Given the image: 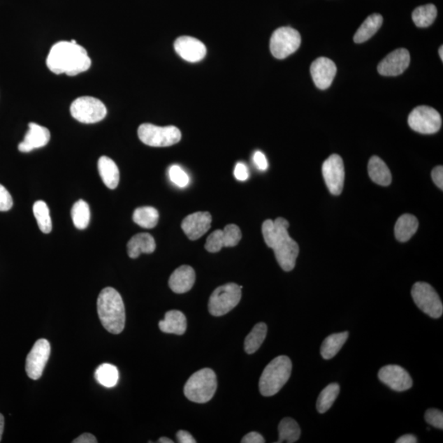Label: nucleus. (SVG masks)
Segmentation results:
<instances>
[{"label":"nucleus","mask_w":443,"mask_h":443,"mask_svg":"<svg viewBox=\"0 0 443 443\" xmlns=\"http://www.w3.org/2000/svg\"><path fill=\"white\" fill-rule=\"evenodd\" d=\"M419 221L416 217L405 214L400 217L395 225V238L400 242H408L417 232Z\"/></svg>","instance_id":"25"},{"label":"nucleus","mask_w":443,"mask_h":443,"mask_svg":"<svg viewBox=\"0 0 443 443\" xmlns=\"http://www.w3.org/2000/svg\"><path fill=\"white\" fill-rule=\"evenodd\" d=\"M159 443H173V441L171 440H169V438L168 437H160L159 440Z\"/></svg>","instance_id":"49"},{"label":"nucleus","mask_w":443,"mask_h":443,"mask_svg":"<svg viewBox=\"0 0 443 443\" xmlns=\"http://www.w3.org/2000/svg\"><path fill=\"white\" fill-rule=\"evenodd\" d=\"M379 379L391 389L395 392H405L413 385L411 375L404 368L395 365H389L381 368Z\"/></svg>","instance_id":"14"},{"label":"nucleus","mask_w":443,"mask_h":443,"mask_svg":"<svg viewBox=\"0 0 443 443\" xmlns=\"http://www.w3.org/2000/svg\"><path fill=\"white\" fill-rule=\"evenodd\" d=\"M322 173L330 193L334 196L340 195L345 180V168L342 157L338 154L329 157L323 164Z\"/></svg>","instance_id":"12"},{"label":"nucleus","mask_w":443,"mask_h":443,"mask_svg":"<svg viewBox=\"0 0 443 443\" xmlns=\"http://www.w3.org/2000/svg\"><path fill=\"white\" fill-rule=\"evenodd\" d=\"M242 443H263L266 442L265 438L261 435V433L256 432H252L247 433L246 436L242 438Z\"/></svg>","instance_id":"44"},{"label":"nucleus","mask_w":443,"mask_h":443,"mask_svg":"<svg viewBox=\"0 0 443 443\" xmlns=\"http://www.w3.org/2000/svg\"><path fill=\"white\" fill-rule=\"evenodd\" d=\"M432 179L433 182L436 184L437 187H440L441 190L443 188V168L442 166H437L433 169Z\"/></svg>","instance_id":"43"},{"label":"nucleus","mask_w":443,"mask_h":443,"mask_svg":"<svg viewBox=\"0 0 443 443\" xmlns=\"http://www.w3.org/2000/svg\"><path fill=\"white\" fill-rule=\"evenodd\" d=\"M178 442L180 443H196V440L193 437L190 433L180 430L176 435Z\"/></svg>","instance_id":"45"},{"label":"nucleus","mask_w":443,"mask_h":443,"mask_svg":"<svg viewBox=\"0 0 443 443\" xmlns=\"http://www.w3.org/2000/svg\"><path fill=\"white\" fill-rule=\"evenodd\" d=\"M46 64L52 73L73 77L87 72L91 68L92 60L87 50L73 40L60 41L52 47Z\"/></svg>","instance_id":"2"},{"label":"nucleus","mask_w":443,"mask_h":443,"mask_svg":"<svg viewBox=\"0 0 443 443\" xmlns=\"http://www.w3.org/2000/svg\"><path fill=\"white\" fill-rule=\"evenodd\" d=\"M437 8L433 4H426L418 7L412 13V20L418 27H428L433 24L436 20Z\"/></svg>","instance_id":"32"},{"label":"nucleus","mask_w":443,"mask_h":443,"mask_svg":"<svg viewBox=\"0 0 443 443\" xmlns=\"http://www.w3.org/2000/svg\"><path fill=\"white\" fill-rule=\"evenodd\" d=\"M217 386L218 384L214 370L205 368L190 377L184 386V394L191 402L206 403L213 398Z\"/></svg>","instance_id":"5"},{"label":"nucleus","mask_w":443,"mask_h":443,"mask_svg":"<svg viewBox=\"0 0 443 443\" xmlns=\"http://www.w3.org/2000/svg\"><path fill=\"white\" fill-rule=\"evenodd\" d=\"M95 378L99 384L106 388H114L119 382V373L117 367L111 364H102L95 372Z\"/></svg>","instance_id":"31"},{"label":"nucleus","mask_w":443,"mask_h":443,"mask_svg":"<svg viewBox=\"0 0 443 443\" xmlns=\"http://www.w3.org/2000/svg\"><path fill=\"white\" fill-rule=\"evenodd\" d=\"M383 17L378 13L372 14L368 17L356 32L354 36L356 43L361 44L370 40L379 31L383 24Z\"/></svg>","instance_id":"26"},{"label":"nucleus","mask_w":443,"mask_h":443,"mask_svg":"<svg viewBox=\"0 0 443 443\" xmlns=\"http://www.w3.org/2000/svg\"><path fill=\"white\" fill-rule=\"evenodd\" d=\"M426 421L431 426L443 430V413L437 409H428L424 414Z\"/></svg>","instance_id":"39"},{"label":"nucleus","mask_w":443,"mask_h":443,"mask_svg":"<svg viewBox=\"0 0 443 443\" xmlns=\"http://www.w3.org/2000/svg\"><path fill=\"white\" fill-rule=\"evenodd\" d=\"M157 244L152 235L139 233L131 238L127 243V254L131 259H136L140 254H152L155 251Z\"/></svg>","instance_id":"22"},{"label":"nucleus","mask_w":443,"mask_h":443,"mask_svg":"<svg viewBox=\"0 0 443 443\" xmlns=\"http://www.w3.org/2000/svg\"><path fill=\"white\" fill-rule=\"evenodd\" d=\"M242 289L235 284L219 286L210 296L209 311L213 317H223L237 306L242 299Z\"/></svg>","instance_id":"6"},{"label":"nucleus","mask_w":443,"mask_h":443,"mask_svg":"<svg viewBox=\"0 0 443 443\" xmlns=\"http://www.w3.org/2000/svg\"><path fill=\"white\" fill-rule=\"evenodd\" d=\"M138 136L143 143L152 147H167L180 141V130L174 126H159L150 124L140 125Z\"/></svg>","instance_id":"7"},{"label":"nucleus","mask_w":443,"mask_h":443,"mask_svg":"<svg viewBox=\"0 0 443 443\" xmlns=\"http://www.w3.org/2000/svg\"><path fill=\"white\" fill-rule=\"evenodd\" d=\"M368 172L371 180L380 186H389L392 182V173L384 160L378 157H371L368 164Z\"/></svg>","instance_id":"24"},{"label":"nucleus","mask_w":443,"mask_h":443,"mask_svg":"<svg viewBox=\"0 0 443 443\" xmlns=\"http://www.w3.org/2000/svg\"><path fill=\"white\" fill-rule=\"evenodd\" d=\"M289 223L284 218L263 222L262 233L268 247L275 252L279 265L286 272L293 270L299 254V246L289 233Z\"/></svg>","instance_id":"1"},{"label":"nucleus","mask_w":443,"mask_h":443,"mask_svg":"<svg viewBox=\"0 0 443 443\" xmlns=\"http://www.w3.org/2000/svg\"><path fill=\"white\" fill-rule=\"evenodd\" d=\"M268 327L265 323H259L254 326L245 339L244 347L247 354H253L259 350L266 340Z\"/></svg>","instance_id":"28"},{"label":"nucleus","mask_w":443,"mask_h":443,"mask_svg":"<svg viewBox=\"0 0 443 443\" xmlns=\"http://www.w3.org/2000/svg\"><path fill=\"white\" fill-rule=\"evenodd\" d=\"M411 56L405 49H398L386 55L378 66L382 76L397 77L403 73L409 67Z\"/></svg>","instance_id":"15"},{"label":"nucleus","mask_w":443,"mask_h":443,"mask_svg":"<svg viewBox=\"0 0 443 443\" xmlns=\"http://www.w3.org/2000/svg\"><path fill=\"white\" fill-rule=\"evenodd\" d=\"M339 393H340V386L337 384L328 385L319 395L317 403V411L320 414L327 412L335 402Z\"/></svg>","instance_id":"34"},{"label":"nucleus","mask_w":443,"mask_h":443,"mask_svg":"<svg viewBox=\"0 0 443 443\" xmlns=\"http://www.w3.org/2000/svg\"><path fill=\"white\" fill-rule=\"evenodd\" d=\"M33 213L41 232L45 234L50 233L52 231V221L50 209L46 203L43 201H36L33 205Z\"/></svg>","instance_id":"35"},{"label":"nucleus","mask_w":443,"mask_h":443,"mask_svg":"<svg viewBox=\"0 0 443 443\" xmlns=\"http://www.w3.org/2000/svg\"><path fill=\"white\" fill-rule=\"evenodd\" d=\"M174 49L180 57L190 63L200 62L206 55V47L191 36H180L174 43Z\"/></svg>","instance_id":"16"},{"label":"nucleus","mask_w":443,"mask_h":443,"mask_svg":"<svg viewBox=\"0 0 443 443\" xmlns=\"http://www.w3.org/2000/svg\"><path fill=\"white\" fill-rule=\"evenodd\" d=\"M253 160L256 167L261 171H266L268 167V160L266 155L261 152H256L254 154Z\"/></svg>","instance_id":"42"},{"label":"nucleus","mask_w":443,"mask_h":443,"mask_svg":"<svg viewBox=\"0 0 443 443\" xmlns=\"http://www.w3.org/2000/svg\"><path fill=\"white\" fill-rule=\"evenodd\" d=\"M414 303L424 314L433 319L440 318L443 313V305L435 289L427 282H418L412 290Z\"/></svg>","instance_id":"9"},{"label":"nucleus","mask_w":443,"mask_h":443,"mask_svg":"<svg viewBox=\"0 0 443 443\" xmlns=\"http://www.w3.org/2000/svg\"><path fill=\"white\" fill-rule=\"evenodd\" d=\"M349 337L348 332L334 333L324 339L322 343L321 356L324 360H331L340 351Z\"/></svg>","instance_id":"27"},{"label":"nucleus","mask_w":443,"mask_h":443,"mask_svg":"<svg viewBox=\"0 0 443 443\" xmlns=\"http://www.w3.org/2000/svg\"><path fill=\"white\" fill-rule=\"evenodd\" d=\"M13 205L10 193L0 184V211H8Z\"/></svg>","instance_id":"40"},{"label":"nucleus","mask_w":443,"mask_h":443,"mask_svg":"<svg viewBox=\"0 0 443 443\" xmlns=\"http://www.w3.org/2000/svg\"><path fill=\"white\" fill-rule=\"evenodd\" d=\"M4 428V418L2 414H0V442L2 440V436Z\"/></svg>","instance_id":"48"},{"label":"nucleus","mask_w":443,"mask_h":443,"mask_svg":"<svg viewBox=\"0 0 443 443\" xmlns=\"http://www.w3.org/2000/svg\"><path fill=\"white\" fill-rule=\"evenodd\" d=\"M71 215L75 227L80 230L86 229L91 219V211L87 203L83 200H79L73 206Z\"/></svg>","instance_id":"33"},{"label":"nucleus","mask_w":443,"mask_h":443,"mask_svg":"<svg viewBox=\"0 0 443 443\" xmlns=\"http://www.w3.org/2000/svg\"><path fill=\"white\" fill-rule=\"evenodd\" d=\"M50 344L46 339H40L33 346L26 361L27 376L33 380H38L50 359Z\"/></svg>","instance_id":"13"},{"label":"nucleus","mask_w":443,"mask_h":443,"mask_svg":"<svg viewBox=\"0 0 443 443\" xmlns=\"http://www.w3.org/2000/svg\"><path fill=\"white\" fill-rule=\"evenodd\" d=\"M443 47L441 46L440 49V55L442 60H443Z\"/></svg>","instance_id":"50"},{"label":"nucleus","mask_w":443,"mask_h":443,"mask_svg":"<svg viewBox=\"0 0 443 443\" xmlns=\"http://www.w3.org/2000/svg\"><path fill=\"white\" fill-rule=\"evenodd\" d=\"M73 443H97L96 437L92 435V433H83L80 435L76 440H74Z\"/></svg>","instance_id":"46"},{"label":"nucleus","mask_w":443,"mask_h":443,"mask_svg":"<svg viewBox=\"0 0 443 443\" xmlns=\"http://www.w3.org/2000/svg\"><path fill=\"white\" fill-rule=\"evenodd\" d=\"M408 124L412 130L419 133L433 134L440 130L442 117L433 108L418 106L409 114Z\"/></svg>","instance_id":"11"},{"label":"nucleus","mask_w":443,"mask_h":443,"mask_svg":"<svg viewBox=\"0 0 443 443\" xmlns=\"http://www.w3.org/2000/svg\"><path fill=\"white\" fill-rule=\"evenodd\" d=\"M310 73L315 86L320 89H326L335 78L336 64L328 58H319L311 64Z\"/></svg>","instance_id":"17"},{"label":"nucleus","mask_w":443,"mask_h":443,"mask_svg":"<svg viewBox=\"0 0 443 443\" xmlns=\"http://www.w3.org/2000/svg\"><path fill=\"white\" fill-rule=\"evenodd\" d=\"M292 364L289 357L280 356L273 359L263 370L259 388L263 397H272L284 388L289 380Z\"/></svg>","instance_id":"4"},{"label":"nucleus","mask_w":443,"mask_h":443,"mask_svg":"<svg viewBox=\"0 0 443 443\" xmlns=\"http://www.w3.org/2000/svg\"><path fill=\"white\" fill-rule=\"evenodd\" d=\"M397 443H416L417 438L412 435H405L398 438Z\"/></svg>","instance_id":"47"},{"label":"nucleus","mask_w":443,"mask_h":443,"mask_svg":"<svg viewBox=\"0 0 443 443\" xmlns=\"http://www.w3.org/2000/svg\"><path fill=\"white\" fill-rule=\"evenodd\" d=\"M168 176L173 183L178 187H186L190 182V177L178 165H172L168 169Z\"/></svg>","instance_id":"37"},{"label":"nucleus","mask_w":443,"mask_h":443,"mask_svg":"<svg viewBox=\"0 0 443 443\" xmlns=\"http://www.w3.org/2000/svg\"><path fill=\"white\" fill-rule=\"evenodd\" d=\"M300 428L298 422L291 418H284L279 426V441L277 443H293L299 440Z\"/></svg>","instance_id":"29"},{"label":"nucleus","mask_w":443,"mask_h":443,"mask_svg":"<svg viewBox=\"0 0 443 443\" xmlns=\"http://www.w3.org/2000/svg\"><path fill=\"white\" fill-rule=\"evenodd\" d=\"M196 282V273L191 266H182L172 273L168 281L171 290L177 294L189 291Z\"/></svg>","instance_id":"20"},{"label":"nucleus","mask_w":443,"mask_h":443,"mask_svg":"<svg viewBox=\"0 0 443 443\" xmlns=\"http://www.w3.org/2000/svg\"><path fill=\"white\" fill-rule=\"evenodd\" d=\"M97 311L99 318L108 332L119 334L124 331L126 322L125 306L119 291L112 287L103 289L97 300Z\"/></svg>","instance_id":"3"},{"label":"nucleus","mask_w":443,"mask_h":443,"mask_svg":"<svg viewBox=\"0 0 443 443\" xmlns=\"http://www.w3.org/2000/svg\"><path fill=\"white\" fill-rule=\"evenodd\" d=\"M50 140V133L46 127L31 122L24 140L18 145V150L22 153L31 152L33 150L44 147Z\"/></svg>","instance_id":"19"},{"label":"nucleus","mask_w":443,"mask_h":443,"mask_svg":"<svg viewBox=\"0 0 443 443\" xmlns=\"http://www.w3.org/2000/svg\"><path fill=\"white\" fill-rule=\"evenodd\" d=\"M71 115L82 124H92L102 121L107 115L103 103L92 96H82L74 101L70 108Z\"/></svg>","instance_id":"8"},{"label":"nucleus","mask_w":443,"mask_h":443,"mask_svg":"<svg viewBox=\"0 0 443 443\" xmlns=\"http://www.w3.org/2000/svg\"><path fill=\"white\" fill-rule=\"evenodd\" d=\"M242 235L238 226L229 224L223 230V241L224 247H233L237 246L241 241Z\"/></svg>","instance_id":"36"},{"label":"nucleus","mask_w":443,"mask_h":443,"mask_svg":"<svg viewBox=\"0 0 443 443\" xmlns=\"http://www.w3.org/2000/svg\"><path fill=\"white\" fill-rule=\"evenodd\" d=\"M211 222L212 217L209 212H196L184 219L182 228L188 238L196 241L208 232Z\"/></svg>","instance_id":"18"},{"label":"nucleus","mask_w":443,"mask_h":443,"mask_svg":"<svg viewBox=\"0 0 443 443\" xmlns=\"http://www.w3.org/2000/svg\"><path fill=\"white\" fill-rule=\"evenodd\" d=\"M159 327L164 333L183 335L187 327V318L181 311H168L164 319L159 323Z\"/></svg>","instance_id":"21"},{"label":"nucleus","mask_w":443,"mask_h":443,"mask_svg":"<svg viewBox=\"0 0 443 443\" xmlns=\"http://www.w3.org/2000/svg\"><path fill=\"white\" fill-rule=\"evenodd\" d=\"M206 251L210 253H216L224 247L223 241V230H216L212 233L206 240L205 246Z\"/></svg>","instance_id":"38"},{"label":"nucleus","mask_w":443,"mask_h":443,"mask_svg":"<svg viewBox=\"0 0 443 443\" xmlns=\"http://www.w3.org/2000/svg\"><path fill=\"white\" fill-rule=\"evenodd\" d=\"M234 176L238 181H247L249 178L248 168L243 163H238L234 169Z\"/></svg>","instance_id":"41"},{"label":"nucleus","mask_w":443,"mask_h":443,"mask_svg":"<svg viewBox=\"0 0 443 443\" xmlns=\"http://www.w3.org/2000/svg\"><path fill=\"white\" fill-rule=\"evenodd\" d=\"M159 218L158 210L150 206L140 207L133 214V221L143 228H154L158 224Z\"/></svg>","instance_id":"30"},{"label":"nucleus","mask_w":443,"mask_h":443,"mask_svg":"<svg viewBox=\"0 0 443 443\" xmlns=\"http://www.w3.org/2000/svg\"><path fill=\"white\" fill-rule=\"evenodd\" d=\"M98 170L108 188L112 190L119 186L120 174L114 160L107 157H101L98 161Z\"/></svg>","instance_id":"23"},{"label":"nucleus","mask_w":443,"mask_h":443,"mask_svg":"<svg viewBox=\"0 0 443 443\" xmlns=\"http://www.w3.org/2000/svg\"><path fill=\"white\" fill-rule=\"evenodd\" d=\"M301 43L300 33L289 27H282L273 33L270 50L273 57L284 59L299 49Z\"/></svg>","instance_id":"10"}]
</instances>
